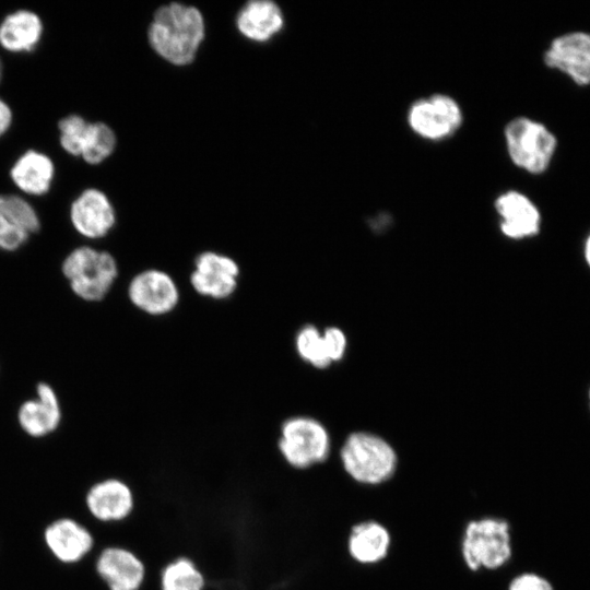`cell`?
<instances>
[{"label":"cell","mask_w":590,"mask_h":590,"mask_svg":"<svg viewBox=\"0 0 590 590\" xmlns=\"http://www.w3.org/2000/svg\"><path fill=\"white\" fill-rule=\"evenodd\" d=\"M204 37L205 22L201 11L179 2L157 8L148 28L153 51L176 67L188 66L196 59Z\"/></svg>","instance_id":"1"},{"label":"cell","mask_w":590,"mask_h":590,"mask_svg":"<svg viewBox=\"0 0 590 590\" xmlns=\"http://www.w3.org/2000/svg\"><path fill=\"white\" fill-rule=\"evenodd\" d=\"M276 450L292 470L305 472L323 465L331 452L330 434L308 416H292L278 429Z\"/></svg>","instance_id":"2"},{"label":"cell","mask_w":590,"mask_h":590,"mask_svg":"<svg viewBox=\"0 0 590 590\" xmlns=\"http://www.w3.org/2000/svg\"><path fill=\"white\" fill-rule=\"evenodd\" d=\"M344 472L363 485H379L389 481L398 465L392 446L384 438L367 432L352 433L340 449Z\"/></svg>","instance_id":"3"},{"label":"cell","mask_w":590,"mask_h":590,"mask_svg":"<svg viewBox=\"0 0 590 590\" xmlns=\"http://www.w3.org/2000/svg\"><path fill=\"white\" fill-rule=\"evenodd\" d=\"M61 271L76 297L96 303L104 299L114 286L118 264L108 251L81 246L68 253Z\"/></svg>","instance_id":"4"},{"label":"cell","mask_w":590,"mask_h":590,"mask_svg":"<svg viewBox=\"0 0 590 590\" xmlns=\"http://www.w3.org/2000/svg\"><path fill=\"white\" fill-rule=\"evenodd\" d=\"M460 551L464 564L472 571L503 567L512 554L509 523L498 517L469 521L464 527Z\"/></svg>","instance_id":"5"},{"label":"cell","mask_w":590,"mask_h":590,"mask_svg":"<svg viewBox=\"0 0 590 590\" xmlns=\"http://www.w3.org/2000/svg\"><path fill=\"white\" fill-rule=\"evenodd\" d=\"M508 154L514 164L530 174H542L551 165L557 138L542 122L517 117L505 129Z\"/></svg>","instance_id":"6"},{"label":"cell","mask_w":590,"mask_h":590,"mask_svg":"<svg viewBox=\"0 0 590 590\" xmlns=\"http://www.w3.org/2000/svg\"><path fill=\"white\" fill-rule=\"evenodd\" d=\"M42 541L49 556L66 567L80 565L96 550L92 529L71 516H60L49 521L43 529Z\"/></svg>","instance_id":"7"},{"label":"cell","mask_w":590,"mask_h":590,"mask_svg":"<svg viewBox=\"0 0 590 590\" xmlns=\"http://www.w3.org/2000/svg\"><path fill=\"white\" fill-rule=\"evenodd\" d=\"M84 507L92 526L94 523L118 524L133 515L134 492L122 479L105 477L94 482L87 488L84 495Z\"/></svg>","instance_id":"8"},{"label":"cell","mask_w":590,"mask_h":590,"mask_svg":"<svg viewBox=\"0 0 590 590\" xmlns=\"http://www.w3.org/2000/svg\"><path fill=\"white\" fill-rule=\"evenodd\" d=\"M92 557L94 571L107 590H141L144 586L148 568L134 551L111 544L97 548Z\"/></svg>","instance_id":"9"},{"label":"cell","mask_w":590,"mask_h":590,"mask_svg":"<svg viewBox=\"0 0 590 590\" xmlns=\"http://www.w3.org/2000/svg\"><path fill=\"white\" fill-rule=\"evenodd\" d=\"M127 294L135 308L151 316L172 312L180 297L175 280L158 269L137 273L128 284Z\"/></svg>","instance_id":"10"},{"label":"cell","mask_w":590,"mask_h":590,"mask_svg":"<svg viewBox=\"0 0 590 590\" xmlns=\"http://www.w3.org/2000/svg\"><path fill=\"white\" fill-rule=\"evenodd\" d=\"M239 272V267L233 258L209 250L196 258L189 281L199 295L225 299L236 291Z\"/></svg>","instance_id":"11"},{"label":"cell","mask_w":590,"mask_h":590,"mask_svg":"<svg viewBox=\"0 0 590 590\" xmlns=\"http://www.w3.org/2000/svg\"><path fill=\"white\" fill-rule=\"evenodd\" d=\"M544 63L580 86L590 85V33L574 31L555 37L543 56Z\"/></svg>","instance_id":"12"},{"label":"cell","mask_w":590,"mask_h":590,"mask_svg":"<svg viewBox=\"0 0 590 590\" xmlns=\"http://www.w3.org/2000/svg\"><path fill=\"white\" fill-rule=\"evenodd\" d=\"M16 420L22 433L32 439H44L55 434L62 421L61 404L55 389L47 382H39L35 397L19 406Z\"/></svg>","instance_id":"13"},{"label":"cell","mask_w":590,"mask_h":590,"mask_svg":"<svg viewBox=\"0 0 590 590\" xmlns=\"http://www.w3.org/2000/svg\"><path fill=\"white\" fill-rule=\"evenodd\" d=\"M461 122V110L455 99L440 94L416 102L409 113L411 128L421 137L430 140L450 135Z\"/></svg>","instance_id":"14"},{"label":"cell","mask_w":590,"mask_h":590,"mask_svg":"<svg viewBox=\"0 0 590 590\" xmlns=\"http://www.w3.org/2000/svg\"><path fill=\"white\" fill-rule=\"evenodd\" d=\"M70 219L75 231L88 238L105 237L116 222L115 209L107 196L97 189L83 191L72 203Z\"/></svg>","instance_id":"15"},{"label":"cell","mask_w":590,"mask_h":590,"mask_svg":"<svg viewBox=\"0 0 590 590\" xmlns=\"http://www.w3.org/2000/svg\"><path fill=\"white\" fill-rule=\"evenodd\" d=\"M33 206L17 196L0 194V249L14 251L39 229Z\"/></svg>","instance_id":"16"},{"label":"cell","mask_w":590,"mask_h":590,"mask_svg":"<svg viewBox=\"0 0 590 590\" xmlns=\"http://www.w3.org/2000/svg\"><path fill=\"white\" fill-rule=\"evenodd\" d=\"M496 210L502 217L500 229L505 236L522 239L539 234L541 213L526 194L518 191L503 193L496 200Z\"/></svg>","instance_id":"17"},{"label":"cell","mask_w":590,"mask_h":590,"mask_svg":"<svg viewBox=\"0 0 590 590\" xmlns=\"http://www.w3.org/2000/svg\"><path fill=\"white\" fill-rule=\"evenodd\" d=\"M238 33L255 43H267L284 26L281 8L270 0H252L245 3L235 20Z\"/></svg>","instance_id":"18"},{"label":"cell","mask_w":590,"mask_h":590,"mask_svg":"<svg viewBox=\"0 0 590 590\" xmlns=\"http://www.w3.org/2000/svg\"><path fill=\"white\" fill-rule=\"evenodd\" d=\"M390 546L391 534L386 526L377 520L355 523L346 539L349 555L361 565H375L384 560Z\"/></svg>","instance_id":"19"},{"label":"cell","mask_w":590,"mask_h":590,"mask_svg":"<svg viewBox=\"0 0 590 590\" xmlns=\"http://www.w3.org/2000/svg\"><path fill=\"white\" fill-rule=\"evenodd\" d=\"M11 177L21 190L31 194H43L50 187L54 165L48 156L31 150L13 165Z\"/></svg>","instance_id":"20"},{"label":"cell","mask_w":590,"mask_h":590,"mask_svg":"<svg viewBox=\"0 0 590 590\" xmlns=\"http://www.w3.org/2000/svg\"><path fill=\"white\" fill-rule=\"evenodd\" d=\"M43 32L39 17L27 10L8 15L0 25V44L11 51H30L37 45Z\"/></svg>","instance_id":"21"},{"label":"cell","mask_w":590,"mask_h":590,"mask_svg":"<svg viewBox=\"0 0 590 590\" xmlns=\"http://www.w3.org/2000/svg\"><path fill=\"white\" fill-rule=\"evenodd\" d=\"M206 578L188 556H177L166 563L158 575L160 590H206Z\"/></svg>","instance_id":"22"},{"label":"cell","mask_w":590,"mask_h":590,"mask_svg":"<svg viewBox=\"0 0 590 590\" xmlns=\"http://www.w3.org/2000/svg\"><path fill=\"white\" fill-rule=\"evenodd\" d=\"M116 148L114 130L105 122H90L81 156L90 164L106 160Z\"/></svg>","instance_id":"23"},{"label":"cell","mask_w":590,"mask_h":590,"mask_svg":"<svg viewBox=\"0 0 590 590\" xmlns=\"http://www.w3.org/2000/svg\"><path fill=\"white\" fill-rule=\"evenodd\" d=\"M295 345L298 355L317 368H324L331 364L322 333L311 324L302 328L296 335Z\"/></svg>","instance_id":"24"},{"label":"cell","mask_w":590,"mask_h":590,"mask_svg":"<svg viewBox=\"0 0 590 590\" xmlns=\"http://www.w3.org/2000/svg\"><path fill=\"white\" fill-rule=\"evenodd\" d=\"M90 122L79 115H70L59 121L60 143L72 155H81Z\"/></svg>","instance_id":"25"},{"label":"cell","mask_w":590,"mask_h":590,"mask_svg":"<svg viewBox=\"0 0 590 590\" xmlns=\"http://www.w3.org/2000/svg\"><path fill=\"white\" fill-rule=\"evenodd\" d=\"M326 350L330 362L340 361L346 349L344 333L334 327H330L322 332Z\"/></svg>","instance_id":"26"},{"label":"cell","mask_w":590,"mask_h":590,"mask_svg":"<svg viewBox=\"0 0 590 590\" xmlns=\"http://www.w3.org/2000/svg\"><path fill=\"white\" fill-rule=\"evenodd\" d=\"M508 590H553V587L546 579L536 574L523 573L510 581Z\"/></svg>","instance_id":"27"},{"label":"cell","mask_w":590,"mask_h":590,"mask_svg":"<svg viewBox=\"0 0 590 590\" xmlns=\"http://www.w3.org/2000/svg\"><path fill=\"white\" fill-rule=\"evenodd\" d=\"M12 114L9 106L0 99V135L9 128Z\"/></svg>","instance_id":"28"},{"label":"cell","mask_w":590,"mask_h":590,"mask_svg":"<svg viewBox=\"0 0 590 590\" xmlns=\"http://www.w3.org/2000/svg\"><path fill=\"white\" fill-rule=\"evenodd\" d=\"M583 257L587 266L590 268V233L586 237L585 244H583Z\"/></svg>","instance_id":"29"},{"label":"cell","mask_w":590,"mask_h":590,"mask_svg":"<svg viewBox=\"0 0 590 590\" xmlns=\"http://www.w3.org/2000/svg\"><path fill=\"white\" fill-rule=\"evenodd\" d=\"M588 398H589V404H590V388H589V392H588Z\"/></svg>","instance_id":"30"},{"label":"cell","mask_w":590,"mask_h":590,"mask_svg":"<svg viewBox=\"0 0 590 590\" xmlns=\"http://www.w3.org/2000/svg\"><path fill=\"white\" fill-rule=\"evenodd\" d=\"M0 79H1V61H0Z\"/></svg>","instance_id":"31"}]
</instances>
